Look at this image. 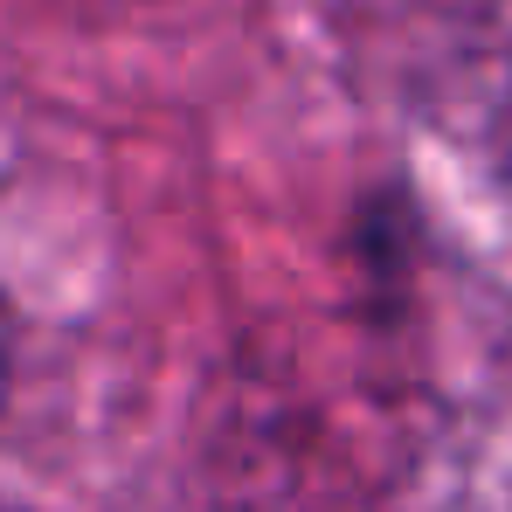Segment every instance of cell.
Here are the masks:
<instances>
[{
	"label": "cell",
	"instance_id": "cell-1",
	"mask_svg": "<svg viewBox=\"0 0 512 512\" xmlns=\"http://www.w3.org/2000/svg\"><path fill=\"white\" fill-rule=\"evenodd\" d=\"M7 381H14V353H7V326H0V416H7Z\"/></svg>",
	"mask_w": 512,
	"mask_h": 512
}]
</instances>
